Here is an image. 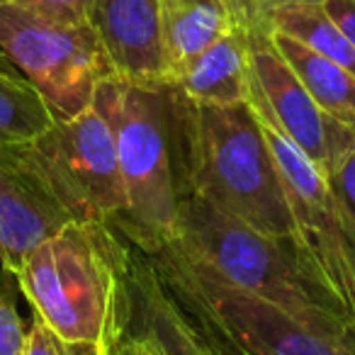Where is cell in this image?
I'll return each instance as SVG.
<instances>
[{"label":"cell","instance_id":"6","mask_svg":"<svg viewBox=\"0 0 355 355\" xmlns=\"http://www.w3.org/2000/svg\"><path fill=\"white\" fill-rule=\"evenodd\" d=\"M0 49L46 100L56 119L90 110L100 85L114 78L90 22L69 25L0 6Z\"/></svg>","mask_w":355,"mask_h":355},{"label":"cell","instance_id":"11","mask_svg":"<svg viewBox=\"0 0 355 355\" xmlns=\"http://www.w3.org/2000/svg\"><path fill=\"white\" fill-rule=\"evenodd\" d=\"M88 22L114 78L156 88L166 85L161 0H95Z\"/></svg>","mask_w":355,"mask_h":355},{"label":"cell","instance_id":"8","mask_svg":"<svg viewBox=\"0 0 355 355\" xmlns=\"http://www.w3.org/2000/svg\"><path fill=\"white\" fill-rule=\"evenodd\" d=\"M256 112V110H253ZM258 114V112H256ZM268 146L275 156L292 222L295 243L314 277L343 306L355 326V234L343 217L326 178L316 166L275 127L261 117Z\"/></svg>","mask_w":355,"mask_h":355},{"label":"cell","instance_id":"23","mask_svg":"<svg viewBox=\"0 0 355 355\" xmlns=\"http://www.w3.org/2000/svg\"><path fill=\"white\" fill-rule=\"evenodd\" d=\"M324 10L331 15V20L343 30V35L355 46V0H326Z\"/></svg>","mask_w":355,"mask_h":355},{"label":"cell","instance_id":"20","mask_svg":"<svg viewBox=\"0 0 355 355\" xmlns=\"http://www.w3.org/2000/svg\"><path fill=\"white\" fill-rule=\"evenodd\" d=\"M25 355H110L88 345H73L61 340L40 316H32L27 329V350Z\"/></svg>","mask_w":355,"mask_h":355},{"label":"cell","instance_id":"4","mask_svg":"<svg viewBox=\"0 0 355 355\" xmlns=\"http://www.w3.org/2000/svg\"><path fill=\"white\" fill-rule=\"evenodd\" d=\"M95 105L114 134L124 209L119 236L144 256H156L180 234V185L173 153L171 93L156 85L107 78Z\"/></svg>","mask_w":355,"mask_h":355},{"label":"cell","instance_id":"19","mask_svg":"<svg viewBox=\"0 0 355 355\" xmlns=\"http://www.w3.org/2000/svg\"><path fill=\"white\" fill-rule=\"evenodd\" d=\"M95 0H0V6L22 8L46 20L69 22V25H83L90 20Z\"/></svg>","mask_w":355,"mask_h":355},{"label":"cell","instance_id":"18","mask_svg":"<svg viewBox=\"0 0 355 355\" xmlns=\"http://www.w3.org/2000/svg\"><path fill=\"white\" fill-rule=\"evenodd\" d=\"M10 280V272L0 277V355H25L27 329L17 314Z\"/></svg>","mask_w":355,"mask_h":355},{"label":"cell","instance_id":"9","mask_svg":"<svg viewBox=\"0 0 355 355\" xmlns=\"http://www.w3.org/2000/svg\"><path fill=\"white\" fill-rule=\"evenodd\" d=\"M251 32V93L248 105L272 122L324 178L338 168L355 141V124L331 117L314 103L292 69L277 54L270 32Z\"/></svg>","mask_w":355,"mask_h":355},{"label":"cell","instance_id":"10","mask_svg":"<svg viewBox=\"0 0 355 355\" xmlns=\"http://www.w3.org/2000/svg\"><path fill=\"white\" fill-rule=\"evenodd\" d=\"M76 222L32 156L30 144H0V263L12 277L32 251Z\"/></svg>","mask_w":355,"mask_h":355},{"label":"cell","instance_id":"28","mask_svg":"<svg viewBox=\"0 0 355 355\" xmlns=\"http://www.w3.org/2000/svg\"><path fill=\"white\" fill-rule=\"evenodd\" d=\"M110 355H117V350H114V353H110Z\"/></svg>","mask_w":355,"mask_h":355},{"label":"cell","instance_id":"3","mask_svg":"<svg viewBox=\"0 0 355 355\" xmlns=\"http://www.w3.org/2000/svg\"><path fill=\"white\" fill-rule=\"evenodd\" d=\"M168 251L224 285L280 306L316 334L355 340L353 321L314 277L295 241L266 236L202 200L180 195V234Z\"/></svg>","mask_w":355,"mask_h":355},{"label":"cell","instance_id":"7","mask_svg":"<svg viewBox=\"0 0 355 355\" xmlns=\"http://www.w3.org/2000/svg\"><path fill=\"white\" fill-rule=\"evenodd\" d=\"M32 156L76 222H93L119 234L127 209L114 134L93 105L30 144Z\"/></svg>","mask_w":355,"mask_h":355},{"label":"cell","instance_id":"13","mask_svg":"<svg viewBox=\"0 0 355 355\" xmlns=\"http://www.w3.org/2000/svg\"><path fill=\"white\" fill-rule=\"evenodd\" d=\"M132 324L153 336L166 355H219L209 338L188 319L146 256L132 258Z\"/></svg>","mask_w":355,"mask_h":355},{"label":"cell","instance_id":"17","mask_svg":"<svg viewBox=\"0 0 355 355\" xmlns=\"http://www.w3.org/2000/svg\"><path fill=\"white\" fill-rule=\"evenodd\" d=\"M46 100L20 71L0 66V144H32L54 127Z\"/></svg>","mask_w":355,"mask_h":355},{"label":"cell","instance_id":"2","mask_svg":"<svg viewBox=\"0 0 355 355\" xmlns=\"http://www.w3.org/2000/svg\"><path fill=\"white\" fill-rule=\"evenodd\" d=\"M132 253L93 222H69L35 248L15 282L61 340L114 353L132 324Z\"/></svg>","mask_w":355,"mask_h":355},{"label":"cell","instance_id":"26","mask_svg":"<svg viewBox=\"0 0 355 355\" xmlns=\"http://www.w3.org/2000/svg\"><path fill=\"white\" fill-rule=\"evenodd\" d=\"M229 3H232V8H234V10H236L239 20H241V22H243V17H241V8H239V0H229ZM243 25H246V22H243Z\"/></svg>","mask_w":355,"mask_h":355},{"label":"cell","instance_id":"12","mask_svg":"<svg viewBox=\"0 0 355 355\" xmlns=\"http://www.w3.org/2000/svg\"><path fill=\"white\" fill-rule=\"evenodd\" d=\"M163 88L195 105L248 103L251 93V32L234 25L193 64L178 71Z\"/></svg>","mask_w":355,"mask_h":355},{"label":"cell","instance_id":"1","mask_svg":"<svg viewBox=\"0 0 355 355\" xmlns=\"http://www.w3.org/2000/svg\"><path fill=\"white\" fill-rule=\"evenodd\" d=\"M168 93L180 195L266 236L295 241L285 185L251 105H195L171 88Z\"/></svg>","mask_w":355,"mask_h":355},{"label":"cell","instance_id":"5","mask_svg":"<svg viewBox=\"0 0 355 355\" xmlns=\"http://www.w3.org/2000/svg\"><path fill=\"white\" fill-rule=\"evenodd\" d=\"M146 258L219 355H355V340L316 334L280 306L214 280L168 248Z\"/></svg>","mask_w":355,"mask_h":355},{"label":"cell","instance_id":"24","mask_svg":"<svg viewBox=\"0 0 355 355\" xmlns=\"http://www.w3.org/2000/svg\"><path fill=\"white\" fill-rule=\"evenodd\" d=\"M117 355H166V353H163V348L158 345V340L153 336L137 331L134 336H127L119 343Z\"/></svg>","mask_w":355,"mask_h":355},{"label":"cell","instance_id":"27","mask_svg":"<svg viewBox=\"0 0 355 355\" xmlns=\"http://www.w3.org/2000/svg\"><path fill=\"white\" fill-rule=\"evenodd\" d=\"M175 3H202V0H175ZM224 3H227V6L232 8V3H229V0H224ZM232 10H234V8H232ZM234 12H236V10H234ZM236 17H239V15H236ZM239 22H241V20H239Z\"/></svg>","mask_w":355,"mask_h":355},{"label":"cell","instance_id":"22","mask_svg":"<svg viewBox=\"0 0 355 355\" xmlns=\"http://www.w3.org/2000/svg\"><path fill=\"white\" fill-rule=\"evenodd\" d=\"M326 0H239L241 8V17L246 22V27H256L263 22V17L272 10L280 8H292V6H324Z\"/></svg>","mask_w":355,"mask_h":355},{"label":"cell","instance_id":"14","mask_svg":"<svg viewBox=\"0 0 355 355\" xmlns=\"http://www.w3.org/2000/svg\"><path fill=\"white\" fill-rule=\"evenodd\" d=\"M239 22L236 12L224 0H202V3H175L161 0V30L163 54H166V83L193 64L200 54L222 40Z\"/></svg>","mask_w":355,"mask_h":355},{"label":"cell","instance_id":"25","mask_svg":"<svg viewBox=\"0 0 355 355\" xmlns=\"http://www.w3.org/2000/svg\"><path fill=\"white\" fill-rule=\"evenodd\" d=\"M0 66H3V69H12V71H17L15 66H12V61L8 59L6 54H3V49H0Z\"/></svg>","mask_w":355,"mask_h":355},{"label":"cell","instance_id":"21","mask_svg":"<svg viewBox=\"0 0 355 355\" xmlns=\"http://www.w3.org/2000/svg\"><path fill=\"white\" fill-rule=\"evenodd\" d=\"M326 183H329L340 212L348 219L350 229L355 234V141L350 151L343 156V161L338 163V168L326 178Z\"/></svg>","mask_w":355,"mask_h":355},{"label":"cell","instance_id":"16","mask_svg":"<svg viewBox=\"0 0 355 355\" xmlns=\"http://www.w3.org/2000/svg\"><path fill=\"white\" fill-rule=\"evenodd\" d=\"M256 27L292 37L355 76V46L343 35V30L331 20L324 6L280 8V10L268 12L261 25Z\"/></svg>","mask_w":355,"mask_h":355},{"label":"cell","instance_id":"15","mask_svg":"<svg viewBox=\"0 0 355 355\" xmlns=\"http://www.w3.org/2000/svg\"><path fill=\"white\" fill-rule=\"evenodd\" d=\"M270 40L314 103L331 117L355 124V76L287 35L270 32Z\"/></svg>","mask_w":355,"mask_h":355}]
</instances>
